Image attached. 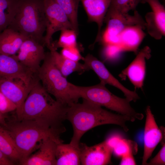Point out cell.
<instances>
[{
    "label": "cell",
    "instance_id": "obj_1",
    "mask_svg": "<svg viewBox=\"0 0 165 165\" xmlns=\"http://www.w3.org/2000/svg\"><path fill=\"white\" fill-rule=\"evenodd\" d=\"M68 106L53 99L39 81L32 89L21 108L18 120L35 122L48 128L64 132Z\"/></svg>",
    "mask_w": 165,
    "mask_h": 165
},
{
    "label": "cell",
    "instance_id": "obj_2",
    "mask_svg": "<svg viewBox=\"0 0 165 165\" xmlns=\"http://www.w3.org/2000/svg\"><path fill=\"white\" fill-rule=\"evenodd\" d=\"M101 107L84 99L82 103L77 102L68 107L66 119L70 122L73 130L70 143L79 146L84 134L100 125L115 124L120 126L126 132L129 130L126 123L131 121L129 117L112 113Z\"/></svg>",
    "mask_w": 165,
    "mask_h": 165
},
{
    "label": "cell",
    "instance_id": "obj_3",
    "mask_svg": "<svg viewBox=\"0 0 165 165\" xmlns=\"http://www.w3.org/2000/svg\"><path fill=\"white\" fill-rule=\"evenodd\" d=\"M8 27L44 45L46 22L43 0H17L16 13Z\"/></svg>",
    "mask_w": 165,
    "mask_h": 165
},
{
    "label": "cell",
    "instance_id": "obj_4",
    "mask_svg": "<svg viewBox=\"0 0 165 165\" xmlns=\"http://www.w3.org/2000/svg\"><path fill=\"white\" fill-rule=\"evenodd\" d=\"M12 137L20 156L21 161L30 155L38 143L47 138L58 143L62 132L48 128L32 121L21 120L5 126Z\"/></svg>",
    "mask_w": 165,
    "mask_h": 165
},
{
    "label": "cell",
    "instance_id": "obj_5",
    "mask_svg": "<svg viewBox=\"0 0 165 165\" xmlns=\"http://www.w3.org/2000/svg\"><path fill=\"white\" fill-rule=\"evenodd\" d=\"M37 75L46 91L63 105L70 106L80 98L76 85L69 82L55 65L50 51L46 53Z\"/></svg>",
    "mask_w": 165,
    "mask_h": 165
},
{
    "label": "cell",
    "instance_id": "obj_6",
    "mask_svg": "<svg viewBox=\"0 0 165 165\" xmlns=\"http://www.w3.org/2000/svg\"><path fill=\"white\" fill-rule=\"evenodd\" d=\"M100 82L91 86H76L81 98L101 107H105L122 115L129 117L131 121L136 119L141 120L143 115L137 112L130 106V101L126 98H123L114 95Z\"/></svg>",
    "mask_w": 165,
    "mask_h": 165
},
{
    "label": "cell",
    "instance_id": "obj_7",
    "mask_svg": "<svg viewBox=\"0 0 165 165\" xmlns=\"http://www.w3.org/2000/svg\"><path fill=\"white\" fill-rule=\"evenodd\" d=\"M106 28L101 35L99 41L103 45L112 44L119 46V35L126 27L139 25L146 28V23L137 11H134V15L128 13L119 15H105L104 19Z\"/></svg>",
    "mask_w": 165,
    "mask_h": 165
},
{
    "label": "cell",
    "instance_id": "obj_8",
    "mask_svg": "<svg viewBox=\"0 0 165 165\" xmlns=\"http://www.w3.org/2000/svg\"><path fill=\"white\" fill-rule=\"evenodd\" d=\"M43 3L46 33L43 43L50 49L52 47V36L55 32L73 28L65 12L54 0H43Z\"/></svg>",
    "mask_w": 165,
    "mask_h": 165
},
{
    "label": "cell",
    "instance_id": "obj_9",
    "mask_svg": "<svg viewBox=\"0 0 165 165\" xmlns=\"http://www.w3.org/2000/svg\"><path fill=\"white\" fill-rule=\"evenodd\" d=\"M37 75L15 78L0 81V90L16 106L17 116L30 91L39 81Z\"/></svg>",
    "mask_w": 165,
    "mask_h": 165
},
{
    "label": "cell",
    "instance_id": "obj_10",
    "mask_svg": "<svg viewBox=\"0 0 165 165\" xmlns=\"http://www.w3.org/2000/svg\"><path fill=\"white\" fill-rule=\"evenodd\" d=\"M44 45L37 41L26 38L22 44L17 54V60L30 71L37 74L40 63L45 56Z\"/></svg>",
    "mask_w": 165,
    "mask_h": 165
},
{
    "label": "cell",
    "instance_id": "obj_11",
    "mask_svg": "<svg viewBox=\"0 0 165 165\" xmlns=\"http://www.w3.org/2000/svg\"><path fill=\"white\" fill-rule=\"evenodd\" d=\"M83 60L86 70H92L98 77L101 82L108 84L120 90L130 102H135L139 99L135 90L132 91L124 87L109 72L102 62L92 55L87 54Z\"/></svg>",
    "mask_w": 165,
    "mask_h": 165
},
{
    "label": "cell",
    "instance_id": "obj_12",
    "mask_svg": "<svg viewBox=\"0 0 165 165\" xmlns=\"http://www.w3.org/2000/svg\"><path fill=\"white\" fill-rule=\"evenodd\" d=\"M146 118L144 133V150L142 164L146 165L148 160L158 144L165 138V128L158 127L152 113L148 106L146 110Z\"/></svg>",
    "mask_w": 165,
    "mask_h": 165
},
{
    "label": "cell",
    "instance_id": "obj_13",
    "mask_svg": "<svg viewBox=\"0 0 165 165\" xmlns=\"http://www.w3.org/2000/svg\"><path fill=\"white\" fill-rule=\"evenodd\" d=\"M151 50L146 46L137 53L132 62L123 70L119 76L123 80L127 77L134 86L135 88L142 89L146 70L145 60L151 57Z\"/></svg>",
    "mask_w": 165,
    "mask_h": 165
},
{
    "label": "cell",
    "instance_id": "obj_14",
    "mask_svg": "<svg viewBox=\"0 0 165 165\" xmlns=\"http://www.w3.org/2000/svg\"><path fill=\"white\" fill-rule=\"evenodd\" d=\"M81 165H105L109 164L113 150L105 141L92 146L79 143Z\"/></svg>",
    "mask_w": 165,
    "mask_h": 165
},
{
    "label": "cell",
    "instance_id": "obj_15",
    "mask_svg": "<svg viewBox=\"0 0 165 165\" xmlns=\"http://www.w3.org/2000/svg\"><path fill=\"white\" fill-rule=\"evenodd\" d=\"M143 3H148L152 12L145 16L147 29L148 34L156 39L161 38L165 34V9L158 0H141Z\"/></svg>",
    "mask_w": 165,
    "mask_h": 165
},
{
    "label": "cell",
    "instance_id": "obj_16",
    "mask_svg": "<svg viewBox=\"0 0 165 165\" xmlns=\"http://www.w3.org/2000/svg\"><path fill=\"white\" fill-rule=\"evenodd\" d=\"M59 143L51 138L43 140L39 143L38 151L20 161L22 165H56V152Z\"/></svg>",
    "mask_w": 165,
    "mask_h": 165
},
{
    "label": "cell",
    "instance_id": "obj_17",
    "mask_svg": "<svg viewBox=\"0 0 165 165\" xmlns=\"http://www.w3.org/2000/svg\"><path fill=\"white\" fill-rule=\"evenodd\" d=\"M20 63L14 55L0 53V81L15 78H27L37 75Z\"/></svg>",
    "mask_w": 165,
    "mask_h": 165
},
{
    "label": "cell",
    "instance_id": "obj_18",
    "mask_svg": "<svg viewBox=\"0 0 165 165\" xmlns=\"http://www.w3.org/2000/svg\"><path fill=\"white\" fill-rule=\"evenodd\" d=\"M111 0H79L86 11L89 22H95L98 31L94 43L99 41L104 18Z\"/></svg>",
    "mask_w": 165,
    "mask_h": 165
},
{
    "label": "cell",
    "instance_id": "obj_19",
    "mask_svg": "<svg viewBox=\"0 0 165 165\" xmlns=\"http://www.w3.org/2000/svg\"><path fill=\"white\" fill-rule=\"evenodd\" d=\"M145 29L139 25L125 28L119 35V46L122 51H132L137 54L138 47L146 35L143 31Z\"/></svg>",
    "mask_w": 165,
    "mask_h": 165
},
{
    "label": "cell",
    "instance_id": "obj_20",
    "mask_svg": "<svg viewBox=\"0 0 165 165\" xmlns=\"http://www.w3.org/2000/svg\"><path fill=\"white\" fill-rule=\"evenodd\" d=\"M27 38L8 27L0 33V53L8 56L16 55Z\"/></svg>",
    "mask_w": 165,
    "mask_h": 165
},
{
    "label": "cell",
    "instance_id": "obj_21",
    "mask_svg": "<svg viewBox=\"0 0 165 165\" xmlns=\"http://www.w3.org/2000/svg\"><path fill=\"white\" fill-rule=\"evenodd\" d=\"M56 157V165H81L79 145L59 143L57 146Z\"/></svg>",
    "mask_w": 165,
    "mask_h": 165
},
{
    "label": "cell",
    "instance_id": "obj_22",
    "mask_svg": "<svg viewBox=\"0 0 165 165\" xmlns=\"http://www.w3.org/2000/svg\"><path fill=\"white\" fill-rule=\"evenodd\" d=\"M49 50L54 64L64 77L75 72H82L86 70L83 64L64 57L52 46Z\"/></svg>",
    "mask_w": 165,
    "mask_h": 165
},
{
    "label": "cell",
    "instance_id": "obj_23",
    "mask_svg": "<svg viewBox=\"0 0 165 165\" xmlns=\"http://www.w3.org/2000/svg\"><path fill=\"white\" fill-rule=\"evenodd\" d=\"M0 150L13 162L19 161L20 156L8 130L0 126Z\"/></svg>",
    "mask_w": 165,
    "mask_h": 165
},
{
    "label": "cell",
    "instance_id": "obj_24",
    "mask_svg": "<svg viewBox=\"0 0 165 165\" xmlns=\"http://www.w3.org/2000/svg\"><path fill=\"white\" fill-rule=\"evenodd\" d=\"M16 8L17 0H0V33L11 23Z\"/></svg>",
    "mask_w": 165,
    "mask_h": 165
},
{
    "label": "cell",
    "instance_id": "obj_25",
    "mask_svg": "<svg viewBox=\"0 0 165 165\" xmlns=\"http://www.w3.org/2000/svg\"><path fill=\"white\" fill-rule=\"evenodd\" d=\"M67 15L77 35L79 34L78 10L79 0H54Z\"/></svg>",
    "mask_w": 165,
    "mask_h": 165
},
{
    "label": "cell",
    "instance_id": "obj_26",
    "mask_svg": "<svg viewBox=\"0 0 165 165\" xmlns=\"http://www.w3.org/2000/svg\"><path fill=\"white\" fill-rule=\"evenodd\" d=\"M141 0H111L106 15H119L128 13L131 10H135Z\"/></svg>",
    "mask_w": 165,
    "mask_h": 165
},
{
    "label": "cell",
    "instance_id": "obj_27",
    "mask_svg": "<svg viewBox=\"0 0 165 165\" xmlns=\"http://www.w3.org/2000/svg\"><path fill=\"white\" fill-rule=\"evenodd\" d=\"M76 32L72 29H65L61 31L58 41L52 43V47L57 50L58 48H68L77 46Z\"/></svg>",
    "mask_w": 165,
    "mask_h": 165
},
{
    "label": "cell",
    "instance_id": "obj_28",
    "mask_svg": "<svg viewBox=\"0 0 165 165\" xmlns=\"http://www.w3.org/2000/svg\"><path fill=\"white\" fill-rule=\"evenodd\" d=\"M138 150V145L135 141L121 138L113 148V152L117 156L121 157L129 153L136 154Z\"/></svg>",
    "mask_w": 165,
    "mask_h": 165
},
{
    "label": "cell",
    "instance_id": "obj_29",
    "mask_svg": "<svg viewBox=\"0 0 165 165\" xmlns=\"http://www.w3.org/2000/svg\"><path fill=\"white\" fill-rule=\"evenodd\" d=\"M103 46L102 55L105 60L110 61L114 59L122 52L119 47L116 45L107 44Z\"/></svg>",
    "mask_w": 165,
    "mask_h": 165
},
{
    "label": "cell",
    "instance_id": "obj_30",
    "mask_svg": "<svg viewBox=\"0 0 165 165\" xmlns=\"http://www.w3.org/2000/svg\"><path fill=\"white\" fill-rule=\"evenodd\" d=\"M61 54L64 57L75 61L79 62L83 60L84 57L81 56L77 46L63 48Z\"/></svg>",
    "mask_w": 165,
    "mask_h": 165
},
{
    "label": "cell",
    "instance_id": "obj_31",
    "mask_svg": "<svg viewBox=\"0 0 165 165\" xmlns=\"http://www.w3.org/2000/svg\"><path fill=\"white\" fill-rule=\"evenodd\" d=\"M16 108V105L0 90V112L3 114Z\"/></svg>",
    "mask_w": 165,
    "mask_h": 165
},
{
    "label": "cell",
    "instance_id": "obj_32",
    "mask_svg": "<svg viewBox=\"0 0 165 165\" xmlns=\"http://www.w3.org/2000/svg\"><path fill=\"white\" fill-rule=\"evenodd\" d=\"M165 164V144L162 147L156 156L146 165H164Z\"/></svg>",
    "mask_w": 165,
    "mask_h": 165
},
{
    "label": "cell",
    "instance_id": "obj_33",
    "mask_svg": "<svg viewBox=\"0 0 165 165\" xmlns=\"http://www.w3.org/2000/svg\"><path fill=\"white\" fill-rule=\"evenodd\" d=\"M120 163L121 165H135L136 163L133 156V154L129 153L122 156Z\"/></svg>",
    "mask_w": 165,
    "mask_h": 165
},
{
    "label": "cell",
    "instance_id": "obj_34",
    "mask_svg": "<svg viewBox=\"0 0 165 165\" xmlns=\"http://www.w3.org/2000/svg\"><path fill=\"white\" fill-rule=\"evenodd\" d=\"M14 163L0 150V165H12Z\"/></svg>",
    "mask_w": 165,
    "mask_h": 165
},
{
    "label": "cell",
    "instance_id": "obj_35",
    "mask_svg": "<svg viewBox=\"0 0 165 165\" xmlns=\"http://www.w3.org/2000/svg\"><path fill=\"white\" fill-rule=\"evenodd\" d=\"M0 120L2 123V125H4L5 126H6V124L5 123L4 117L3 114L1 113L0 112Z\"/></svg>",
    "mask_w": 165,
    "mask_h": 165
}]
</instances>
